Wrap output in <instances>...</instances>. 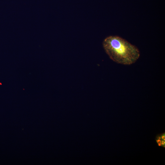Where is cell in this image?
<instances>
[{"label": "cell", "mask_w": 165, "mask_h": 165, "mask_svg": "<svg viewBox=\"0 0 165 165\" xmlns=\"http://www.w3.org/2000/svg\"><path fill=\"white\" fill-rule=\"evenodd\" d=\"M103 46L109 58L118 64L131 65L140 56L139 50L136 46L117 36L106 37L103 42Z\"/></svg>", "instance_id": "1"}, {"label": "cell", "mask_w": 165, "mask_h": 165, "mask_svg": "<svg viewBox=\"0 0 165 165\" xmlns=\"http://www.w3.org/2000/svg\"><path fill=\"white\" fill-rule=\"evenodd\" d=\"M156 141L159 146H165V133L158 135L156 137Z\"/></svg>", "instance_id": "2"}]
</instances>
